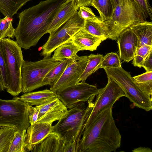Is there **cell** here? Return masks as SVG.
Listing matches in <instances>:
<instances>
[{
  "label": "cell",
  "mask_w": 152,
  "mask_h": 152,
  "mask_svg": "<svg viewBox=\"0 0 152 152\" xmlns=\"http://www.w3.org/2000/svg\"><path fill=\"white\" fill-rule=\"evenodd\" d=\"M58 97L56 93L50 89L24 93L14 98L19 99L32 106H39Z\"/></svg>",
  "instance_id": "18"
},
{
  "label": "cell",
  "mask_w": 152,
  "mask_h": 152,
  "mask_svg": "<svg viewBox=\"0 0 152 152\" xmlns=\"http://www.w3.org/2000/svg\"><path fill=\"white\" fill-rule=\"evenodd\" d=\"M138 39V48L144 45L152 46V23L147 21L129 27Z\"/></svg>",
  "instance_id": "20"
},
{
  "label": "cell",
  "mask_w": 152,
  "mask_h": 152,
  "mask_svg": "<svg viewBox=\"0 0 152 152\" xmlns=\"http://www.w3.org/2000/svg\"><path fill=\"white\" fill-rule=\"evenodd\" d=\"M99 91L96 86L81 82L56 93L57 97L69 109L77 103L94 99Z\"/></svg>",
  "instance_id": "11"
},
{
  "label": "cell",
  "mask_w": 152,
  "mask_h": 152,
  "mask_svg": "<svg viewBox=\"0 0 152 152\" xmlns=\"http://www.w3.org/2000/svg\"><path fill=\"white\" fill-rule=\"evenodd\" d=\"M83 28L88 33L97 37L107 39L109 38L107 30L102 22L86 20Z\"/></svg>",
  "instance_id": "28"
},
{
  "label": "cell",
  "mask_w": 152,
  "mask_h": 152,
  "mask_svg": "<svg viewBox=\"0 0 152 152\" xmlns=\"http://www.w3.org/2000/svg\"><path fill=\"white\" fill-rule=\"evenodd\" d=\"M0 83L3 88L6 89L7 85L6 66L0 43Z\"/></svg>",
  "instance_id": "34"
},
{
  "label": "cell",
  "mask_w": 152,
  "mask_h": 152,
  "mask_svg": "<svg viewBox=\"0 0 152 152\" xmlns=\"http://www.w3.org/2000/svg\"><path fill=\"white\" fill-rule=\"evenodd\" d=\"M85 21L79 16L77 11L65 23L49 33L47 42L42 47L40 55L50 57L58 47L68 41L77 31L83 28Z\"/></svg>",
  "instance_id": "10"
},
{
  "label": "cell",
  "mask_w": 152,
  "mask_h": 152,
  "mask_svg": "<svg viewBox=\"0 0 152 152\" xmlns=\"http://www.w3.org/2000/svg\"><path fill=\"white\" fill-rule=\"evenodd\" d=\"M65 146L63 140L58 134L53 132L37 145L31 151L64 152Z\"/></svg>",
  "instance_id": "19"
},
{
  "label": "cell",
  "mask_w": 152,
  "mask_h": 152,
  "mask_svg": "<svg viewBox=\"0 0 152 152\" xmlns=\"http://www.w3.org/2000/svg\"><path fill=\"white\" fill-rule=\"evenodd\" d=\"M142 67L145 69L146 72L152 71V50L145 58Z\"/></svg>",
  "instance_id": "37"
},
{
  "label": "cell",
  "mask_w": 152,
  "mask_h": 152,
  "mask_svg": "<svg viewBox=\"0 0 152 152\" xmlns=\"http://www.w3.org/2000/svg\"><path fill=\"white\" fill-rule=\"evenodd\" d=\"M17 130L15 128L9 126L0 127V152H9Z\"/></svg>",
  "instance_id": "25"
},
{
  "label": "cell",
  "mask_w": 152,
  "mask_h": 152,
  "mask_svg": "<svg viewBox=\"0 0 152 152\" xmlns=\"http://www.w3.org/2000/svg\"><path fill=\"white\" fill-rule=\"evenodd\" d=\"M72 42L80 49L93 51L106 38L97 37L88 33L83 28L76 33L71 38Z\"/></svg>",
  "instance_id": "16"
},
{
  "label": "cell",
  "mask_w": 152,
  "mask_h": 152,
  "mask_svg": "<svg viewBox=\"0 0 152 152\" xmlns=\"http://www.w3.org/2000/svg\"><path fill=\"white\" fill-rule=\"evenodd\" d=\"M4 90V89L3 88V87H2V86L1 85V84L0 83V91H3Z\"/></svg>",
  "instance_id": "41"
},
{
  "label": "cell",
  "mask_w": 152,
  "mask_h": 152,
  "mask_svg": "<svg viewBox=\"0 0 152 152\" xmlns=\"http://www.w3.org/2000/svg\"><path fill=\"white\" fill-rule=\"evenodd\" d=\"M52 132L51 124L37 122L30 125L26 130L27 152L31 151L37 145Z\"/></svg>",
  "instance_id": "15"
},
{
  "label": "cell",
  "mask_w": 152,
  "mask_h": 152,
  "mask_svg": "<svg viewBox=\"0 0 152 152\" xmlns=\"http://www.w3.org/2000/svg\"><path fill=\"white\" fill-rule=\"evenodd\" d=\"M71 39L58 47L55 50L52 57L57 60L63 61L70 59H79L80 57L77 55L80 51Z\"/></svg>",
  "instance_id": "21"
},
{
  "label": "cell",
  "mask_w": 152,
  "mask_h": 152,
  "mask_svg": "<svg viewBox=\"0 0 152 152\" xmlns=\"http://www.w3.org/2000/svg\"><path fill=\"white\" fill-rule=\"evenodd\" d=\"M107 77L114 80L122 89L126 97L134 105L147 111L152 109V97L144 92L138 86L129 72L122 67L104 68Z\"/></svg>",
  "instance_id": "6"
},
{
  "label": "cell",
  "mask_w": 152,
  "mask_h": 152,
  "mask_svg": "<svg viewBox=\"0 0 152 152\" xmlns=\"http://www.w3.org/2000/svg\"><path fill=\"white\" fill-rule=\"evenodd\" d=\"M79 7L77 0H69L59 10L48 27V33L54 31L74 15Z\"/></svg>",
  "instance_id": "17"
},
{
  "label": "cell",
  "mask_w": 152,
  "mask_h": 152,
  "mask_svg": "<svg viewBox=\"0 0 152 152\" xmlns=\"http://www.w3.org/2000/svg\"><path fill=\"white\" fill-rule=\"evenodd\" d=\"M13 18L6 16L0 19V40L8 37L13 39L15 37V28L12 26Z\"/></svg>",
  "instance_id": "30"
},
{
  "label": "cell",
  "mask_w": 152,
  "mask_h": 152,
  "mask_svg": "<svg viewBox=\"0 0 152 152\" xmlns=\"http://www.w3.org/2000/svg\"><path fill=\"white\" fill-rule=\"evenodd\" d=\"M138 86L145 94L152 97V71L133 77Z\"/></svg>",
  "instance_id": "29"
},
{
  "label": "cell",
  "mask_w": 152,
  "mask_h": 152,
  "mask_svg": "<svg viewBox=\"0 0 152 152\" xmlns=\"http://www.w3.org/2000/svg\"><path fill=\"white\" fill-rule=\"evenodd\" d=\"M79 16L84 20H88L102 23L100 18L96 16L91 9L87 6H82L79 7L77 11Z\"/></svg>",
  "instance_id": "33"
},
{
  "label": "cell",
  "mask_w": 152,
  "mask_h": 152,
  "mask_svg": "<svg viewBox=\"0 0 152 152\" xmlns=\"http://www.w3.org/2000/svg\"><path fill=\"white\" fill-rule=\"evenodd\" d=\"M27 152L26 129L17 130L10 147L9 152Z\"/></svg>",
  "instance_id": "27"
},
{
  "label": "cell",
  "mask_w": 152,
  "mask_h": 152,
  "mask_svg": "<svg viewBox=\"0 0 152 152\" xmlns=\"http://www.w3.org/2000/svg\"><path fill=\"white\" fill-rule=\"evenodd\" d=\"M113 107L101 112L84 131L77 152H115L121 146V135L112 114Z\"/></svg>",
  "instance_id": "2"
},
{
  "label": "cell",
  "mask_w": 152,
  "mask_h": 152,
  "mask_svg": "<svg viewBox=\"0 0 152 152\" xmlns=\"http://www.w3.org/2000/svg\"><path fill=\"white\" fill-rule=\"evenodd\" d=\"M29 122L32 125L37 121L40 106L33 107L26 103Z\"/></svg>",
  "instance_id": "35"
},
{
  "label": "cell",
  "mask_w": 152,
  "mask_h": 152,
  "mask_svg": "<svg viewBox=\"0 0 152 152\" xmlns=\"http://www.w3.org/2000/svg\"><path fill=\"white\" fill-rule=\"evenodd\" d=\"M108 83L106 86L100 89L94 102L93 99L88 101V117L85 129H87L96 116L104 110L113 107L115 103L121 97H126L121 88L113 80L108 77ZM84 129V130H85Z\"/></svg>",
  "instance_id": "8"
},
{
  "label": "cell",
  "mask_w": 152,
  "mask_h": 152,
  "mask_svg": "<svg viewBox=\"0 0 152 152\" xmlns=\"http://www.w3.org/2000/svg\"><path fill=\"white\" fill-rule=\"evenodd\" d=\"M62 61L45 56L36 61H24L21 71V92L25 93L40 88L47 74Z\"/></svg>",
  "instance_id": "7"
},
{
  "label": "cell",
  "mask_w": 152,
  "mask_h": 152,
  "mask_svg": "<svg viewBox=\"0 0 152 152\" xmlns=\"http://www.w3.org/2000/svg\"><path fill=\"white\" fill-rule=\"evenodd\" d=\"M91 6L98 11L102 22L110 18L113 12L111 0H94Z\"/></svg>",
  "instance_id": "26"
},
{
  "label": "cell",
  "mask_w": 152,
  "mask_h": 152,
  "mask_svg": "<svg viewBox=\"0 0 152 152\" xmlns=\"http://www.w3.org/2000/svg\"><path fill=\"white\" fill-rule=\"evenodd\" d=\"M32 0H0V12L4 16L12 17L28 1Z\"/></svg>",
  "instance_id": "23"
},
{
  "label": "cell",
  "mask_w": 152,
  "mask_h": 152,
  "mask_svg": "<svg viewBox=\"0 0 152 152\" xmlns=\"http://www.w3.org/2000/svg\"><path fill=\"white\" fill-rule=\"evenodd\" d=\"M69 0L42 1L19 13V22L15 34L19 45L25 50L35 45L48 33L49 25L56 14Z\"/></svg>",
  "instance_id": "1"
},
{
  "label": "cell",
  "mask_w": 152,
  "mask_h": 152,
  "mask_svg": "<svg viewBox=\"0 0 152 152\" xmlns=\"http://www.w3.org/2000/svg\"><path fill=\"white\" fill-rule=\"evenodd\" d=\"M68 108L58 97L40 106L37 122L50 123L65 116Z\"/></svg>",
  "instance_id": "13"
},
{
  "label": "cell",
  "mask_w": 152,
  "mask_h": 152,
  "mask_svg": "<svg viewBox=\"0 0 152 152\" xmlns=\"http://www.w3.org/2000/svg\"><path fill=\"white\" fill-rule=\"evenodd\" d=\"M88 61V56H83L68 64L59 79L50 85V89L56 93L79 83Z\"/></svg>",
  "instance_id": "12"
},
{
  "label": "cell",
  "mask_w": 152,
  "mask_h": 152,
  "mask_svg": "<svg viewBox=\"0 0 152 152\" xmlns=\"http://www.w3.org/2000/svg\"><path fill=\"white\" fill-rule=\"evenodd\" d=\"M147 18L134 0H125L113 9L110 18L102 23L109 38L117 40L124 30L134 24L146 21Z\"/></svg>",
  "instance_id": "4"
},
{
  "label": "cell",
  "mask_w": 152,
  "mask_h": 152,
  "mask_svg": "<svg viewBox=\"0 0 152 152\" xmlns=\"http://www.w3.org/2000/svg\"><path fill=\"white\" fill-rule=\"evenodd\" d=\"M103 56L102 55L91 54L88 56V61L86 68L79 81L85 82L87 78L101 68Z\"/></svg>",
  "instance_id": "24"
},
{
  "label": "cell",
  "mask_w": 152,
  "mask_h": 152,
  "mask_svg": "<svg viewBox=\"0 0 152 152\" xmlns=\"http://www.w3.org/2000/svg\"><path fill=\"white\" fill-rule=\"evenodd\" d=\"M94 0H77L79 7L82 6H91V3Z\"/></svg>",
  "instance_id": "38"
},
{
  "label": "cell",
  "mask_w": 152,
  "mask_h": 152,
  "mask_svg": "<svg viewBox=\"0 0 152 152\" xmlns=\"http://www.w3.org/2000/svg\"><path fill=\"white\" fill-rule=\"evenodd\" d=\"M114 9L117 6L123 2L125 0H111Z\"/></svg>",
  "instance_id": "40"
},
{
  "label": "cell",
  "mask_w": 152,
  "mask_h": 152,
  "mask_svg": "<svg viewBox=\"0 0 152 152\" xmlns=\"http://www.w3.org/2000/svg\"><path fill=\"white\" fill-rule=\"evenodd\" d=\"M79 59H70L62 61L47 74L42 81L41 87L47 85H51L54 83L61 76L68 64Z\"/></svg>",
  "instance_id": "22"
},
{
  "label": "cell",
  "mask_w": 152,
  "mask_h": 152,
  "mask_svg": "<svg viewBox=\"0 0 152 152\" xmlns=\"http://www.w3.org/2000/svg\"><path fill=\"white\" fill-rule=\"evenodd\" d=\"M120 57L128 62L133 60L138 48V39L130 28L122 31L117 39Z\"/></svg>",
  "instance_id": "14"
},
{
  "label": "cell",
  "mask_w": 152,
  "mask_h": 152,
  "mask_svg": "<svg viewBox=\"0 0 152 152\" xmlns=\"http://www.w3.org/2000/svg\"><path fill=\"white\" fill-rule=\"evenodd\" d=\"M144 12L147 18L152 19V9L148 0H134Z\"/></svg>",
  "instance_id": "36"
},
{
  "label": "cell",
  "mask_w": 152,
  "mask_h": 152,
  "mask_svg": "<svg viewBox=\"0 0 152 152\" xmlns=\"http://www.w3.org/2000/svg\"><path fill=\"white\" fill-rule=\"evenodd\" d=\"M30 125L26 103L14 98L0 99V127L9 126L18 130H27Z\"/></svg>",
  "instance_id": "9"
},
{
  "label": "cell",
  "mask_w": 152,
  "mask_h": 152,
  "mask_svg": "<svg viewBox=\"0 0 152 152\" xmlns=\"http://www.w3.org/2000/svg\"><path fill=\"white\" fill-rule=\"evenodd\" d=\"M121 67L120 60L117 54L111 52L103 56L101 68H117Z\"/></svg>",
  "instance_id": "31"
},
{
  "label": "cell",
  "mask_w": 152,
  "mask_h": 152,
  "mask_svg": "<svg viewBox=\"0 0 152 152\" xmlns=\"http://www.w3.org/2000/svg\"><path fill=\"white\" fill-rule=\"evenodd\" d=\"M6 66L7 91L13 96L21 92V71L24 61L21 48L16 41L9 38L0 40Z\"/></svg>",
  "instance_id": "5"
},
{
  "label": "cell",
  "mask_w": 152,
  "mask_h": 152,
  "mask_svg": "<svg viewBox=\"0 0 152 152\" xmlns=\"http://www.w3.org/2000/svg\"><path fill=\"white\" fill-rule=\"evenodd\" d=\"M152 50V46L148 45H144L137 48L132 64L134 66L141 68L145 58Z\"/></svg>",
  "instance_id": "32"
},
{
  "label": "cell",
  "mask_w": 152,
  "mask_h": 152,
  "mask_svg": "<svg viewBox=\"0 0 152 152\" xmlns=\"http://www.w3.org/2000/svg\"><path fill=\"white\" fill-rule=\"evenodd\" d=\"M88 110L85 102L74 104L69 108L67 115L53 126V132L66 145L76 142L79 145L88 118Z\"/></svg>",
  "instance_id": "3"
},
{
  "label": "cell",
  "mask_w": 152,
  "mask_h": 152,
  "mask_svg": "<svg viewBox=\"0 0 152 152\" xmlns=\"http://www.w3.org/2000/svg\"><path fill=\"white\" fill-rule=\"evenodd\" d=\"M134 152H152V150L149 148L140 147L134 149L132 151Z\"/></svg>",
  "instance_id": "39"
}]
</instances>
